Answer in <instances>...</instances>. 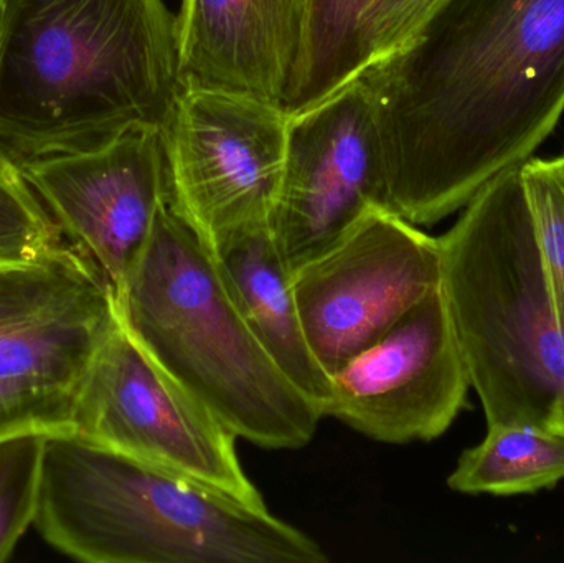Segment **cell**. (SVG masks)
Segmentation results:
<instances>
[{
    "instance_id": "obj_20",
    "label": "cell",
    "mask_w": 564,
    "mask_h": 563,
    "mask_svg": "<svg viewBox=\"0 0 564 563\" xmlns=\"http://www.w3.org/2000/svg\"><path fill=\"white\" fill-rule=\"evenodd\" d=\"M75 392L0 380V442L26 433H73Z\"/></svg>"
},
{
    "instance_id": "obj_14",
    "label": "cell",
    "mask_w": 564,
    "mask_h": 563,
    "mask_svg": "<svg viewBox=\"0 0 564 563\" xmlns=\"http://www.w3.org/2000/svg\"><path fill=\"white\" fill-rule=\"evenodd\" d=\"M214 257L261 346L324 415L332 377L312 353L292 291V270L271 227L228 241Z\"/></svg>"
},
{
    "instance_id": "obj_11",
    "label": "cell",
    "mask_w": 564,
    "mask_h": 563,
    "mask_svg": "<svg viewBox=\"0 0 564 563\" xmlns=\"http://www.w3.org/2000/svg\"><path fill=\"white\" fill-rule=\"evenodd\" d=\"M20 167L63 237L118 294L171 204L161 129H134L102 148L26 159Z\"/></svg>"
},
{
    "instance_id": "obj_13",
    "label": "cell",
    "mask_w": 564,
    "mask_h": 563,
    "mask_svg": "<svg viewBox=\"0 0 564 563\" xmlns=\"http://www.w3.org/2000/svg\"><path fill=\"white\" fill-rule=\"evenodd\" d=\"M307 0H182L184 85L288 105L304 53Z\"/></svg>"
},
{
    "instance_id": "obj_21",
    "label": "cell",
    "mask_w": 564,
    "mask_h": 563,
    "mask_svg": "<svg viewBox=\"0 0 564 563\" xmlns=\"http://www.w3.org/2000/svg\"><path fill=\"white\" fill-rule=\"evenodd\" d=\"M444 0H370L358 20V46L365 69L414 39Z\"/></svg>"
},
{
    "instance_id": "obj_3",
    "label": "cell",
    "mask_w": 564,
    "mask_h": 563,
    "mask_svg": "<svg viewBox=\"0 0 564 563\" xmlns=\"http://www.w3.org/2000/svg\"><path fill=\"white\" fill-rule=\"evenodd\" d=\"M36 531L88 563H325L294 526L227 492L79 436L43 446Z\"/></svg>"
},
{
    "instance_id": "obj_2",
    "label": "cell",
    "mask_w": 564,
    "mask_h": 563,
    "mask_svg": "<svg viewBox=\"0 0 564 563\" xmlns=\"http://www.w3.org/2000/svg\"><path fill=\"white\" fill-rule=\"evenodd\" d=\"M182 89L164 0H6L0 142L17 161L164 131Z\"/></svg>"
},
{
    "instance_id": "obj_7",
    "label": "cell",
    "mask_w": 564,
    "mask_h": 563,
    "mask_svg": "<svg viewBox=\"0 0 564 563\" xmlns=\"http://www.w3.org/2000/svg\"><path fill=\"white\" fill-rule=\"evenodd\" d=\"M73 435L268 508L241 466L237 436L172 380L122 323L75 390Z\"/></svg>"
},
{
    "instance_id": "obj_16",
    "label": "cell",
    "mask_w": 564,
    "mask_h": 563,
    "mask_svg": "<svg viewBox=\"0 0 564 563\" xmlns=\"http://www.w3.org/2000/svg\"><path fill=\"white\" fill-rule=\"evenodd\" d=\"M370 0H307L304 53L294 91L285 105L301 115L364 73L358 20Z\"/></svg>"
},
{
    "instance_id": "obj_18",
    "label": "cell",
    "mask_w": 564,
    "mask_h": 563,
    "mask_svg": "<svg viewBox=\"0 0 564 563\" xmlns=\"http://www.w3.org/2000/svg\"><path fill=\"white\" fill-rule=\"evenodd\" d=\"M46 436L26 433L0 442V563L35 521Z\"/></svg>"
},
{
    "instance_id": "obj_4",
    "label": "cell",
    "mask_w": 564,
    "mask_h": 563,
    "mask_svg": "<svg viewBox=\"0 0 564 563\" xmlns=\"http://www.w3.org/2000/svg\"><path fill=\"white\" fill-rule=\"evenodd\" d=\"M116 297L132 339L237 439L267 450L312 442L321 409L261 346L214 253L171 204Z\"/></svg>"
},
{
    "instance_id": "obj_22",
    "label": "cell",
    "mask_w": 564,
    "mask_h": 563,
    "mask_svg": "<svg viewBox=\"0 0 564 563\" xmlns=\"http://www.w3.org/2000/svg\"><path fill=\"white\" fill-rule=\"evenodd\" d=\"M3 20H6V0H0V45H2Z\"/></svg>"
},
{
    "instance_id": "obj_23",
    "label": "cell",
    "mask_w": 564,
    "mask_h": 563,
    "mask_svg": "<svg viewBox=\"0 0 564 563\" xmlns=\"http://www.w3.org/2000/svg\"><path fill=\"white\" fill-rule=\"evenodd\" d=\"M553 161H555L556 169H558L560 177H562V182L564 185V154L562 155V158L553 159Z\"/></svg>"
},
{
    "instance_id": "obj_12",
    "label": "cell",
    "mask_w": 564,
    "mask_h": 563,
    "mask_svg": "<svg viewBox=\"0 0 564 563\" xmlns=\"http://www.w3.org/2000/svg\"><path fill=\"white\" fill-rule=\"evenodd\" d=\"M119 324L115 290L72 243L0 263V380L75 392Z\"/></svg>"
},
{
    "instance_id": "obj_6",
    "label": "cell",
    "mask_w": 564,
    "mask_h": 563,
    "mask_svg": "<svg viewBox=\"0 0 564 563\" xmlns=\"http://www.w3.org/2000/svg\"><path fill=\"white\" fill-rule=\"evenodd\" d=\"M291 116L281 106L184 85L165 126L171 207L215 253L271 227Z\"/></svg>"
},
{
    "instance_id": "obj_15",
    "label": "cell",
    "mask_w": 564,
    "mask_h": 563,
    "mask_svg": "<svg viewBox=\"0 0 564 563\" xmlns=\"http://www.w3.org/2000/svg\"><path fill=\"white\" fill-rule=\"evenodd\" d=\"M564 479V435L529 425H489L460 455L447 486L463 495H532Z\"/></svg>"
},
{
    "instance_id": "obj_9",
    "label": "cell",
    "mask_w": 564,
    "mask_h": 563,
    "mask_svg": "<svg viewBox=\"0 0 564 563\" xmlns=\"http://www.w3.org/2000/svg\"><path fill=\"white\" fill-rule=\"evenodd\" d=\"M373 208L390 207L373 105L358 76L321 105L291 116L271 231L294 271Z\"/></svg>"
},
{
    "instance_id": "obj_8",
    "label": "cell",
    "mask_w": 564,
    "mask_h": 563,
    "mask_svg": "<svg viewBox=\"0 0 564 563\" xmlns=\"http://www.w3.org/2000/svg\"><path fill=\"white\" fill-rule=\"evenodd\" d=\"M440 286V238L390 208L292 271L305 336L330 377Z\"/></svg>"
},
{
    "instance_id": "obj_1",
    "label": "cell",
    "mask_w": 564,
    "mask_h": 563,
    "mask_svg": "<svg viewBox=\"0 0 564 563\" xmlns=\"http://www.w3.org/2000/svg\"><path fill=\"white\" fill-rule=\"evenodd\" d=\"M388 207L426 227L522 165L564 112V0H444L368 66Z\"/></svg>"
},
{
    "instance_id": "obj_10",
    "label": "cell",
    "mask_w": 564,
    "mask_h": 563,
    "mask_svg": "<svg viewBox=\"0 0 564 563\" xmlns=\"http://www.w3.org/2000/svg\"><path fill=\"white\" fill-rule=\"evenodd\" d=\"M470 389L441 286L332 376L325 416L378 443L431 442L449 430Z\"/></svg>"
},
{
    "instance_id": "obj_19",
    "label": "cell",
    "mask_w": 564,
    "mask_h": 563,
    "mask_svg": "<svg viewBox=\"0 0 564 563\" xmlns=\"http://www.w3.org/2000/svg\"><path fill=\"white\" fill-rule=\"evenodd\" d=\"M520 172L556 320L564 333V185L555 161L530 158Z\"/></svg>"
},
{
    "instance_id": "obj_5",
    "label": "cell",
    "mask_w": 564,
    "mask_h": 563,
    "mask_svg": "<svg viewBox=\"0 0 564 563\" xmlns=\"http://www.w3.org/2000/svg\"><path fill=\"white\" fill-rule=\"evenodd\" d=\"M440 245L441 290L487 426L564 435V333L520 165L487 182Z\"/></svg>"
},
{
    "instance_id": "obj_17",
    "label": "cell",
    "mask_w": 564,
    "mask_h": 563,
    "mask_svg": "<svg viewBox=\"0 0 564 563\" xmlns=\"http://www.w3.org/2000/svg\"><path fill=\"white\" fill-rule=\"evenodd\" d=\"M65 243L62 230L0 142V263L35 260Z\"/></svg>"
}]
</instances>
